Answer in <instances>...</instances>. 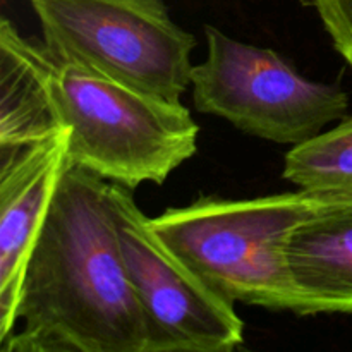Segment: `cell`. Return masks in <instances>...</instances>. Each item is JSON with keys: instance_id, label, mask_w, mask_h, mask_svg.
Masks as SVG:
<instances>
[{"instance_id": "cell-9", "label": "cell", "mask_w": 352, "mask_h": 352, "mask_svg": "<svg viewBox=\"0 0 352 352\" xmlns=\"http://www.w3.org/2000/svg\"><path fill=\"white\" fill-rule=\"evenodd\" d=\"M285 253L299 315L352 313V195L299 223Z\"/></svg>"}, {"instance_id": "cell-12", "label": "cell", "mask_w": 352, "mask_h": 352, "mask_svg": "<svg viewBox=\"0 0 352 352\" xmlns=\"http://www.w3.org/2000/svg\"><path fill=\"white\" fill-rule=\"evenodd\" d=\"M351 67H352V65H351Z\"/></svg>"}, {"instance_id": "cell-1", "label": "cell", "mask_w": 352, "mask_h": 352, "mask_svg": "<svg viewBox=\"0 0 352 352\" xmlns=\"http://www.w3.org/2000/svg\"><path fill=\"white\" fill-rule=\"evenodd\" d=\"M112 182L69 164L33 248L2 352H148L110 206Z\"/></svg>"}, {"instance_id": "cell-8", "label": "cell", "mask_w": 352, "mask_h": 352, "mask_svg": "<svg viewBox=\"0 0 352 352\" xmlns=\"http://www.w3.org/2000/svg\"><path fill=\"white\" fill-rule=\"evenodd\" d=\"M54 57L45 43L24 38L9 19L0 23V155L65 131L52 86Z\"/></svg>"}, {"instance_id": "cell-11", "label": "cell", "mask_w": 352, "mask_h": 352, "mask_svg": "<svg viewBox=\"0 0 352 352\" xmlns=\"http://www.w3.org/2000/svg\"><path fill=\"white\" fill-rule=\"evenodd\" d=\"M316 10L336 50L352 65V0H305Z\"/></svg>"}, {"instance_id": "cell-2", "label": "cell", "mask_w": 352, "mask_h": 352, "mask_svg": "<svg viewBox=\"0 0 352 352\" xmlns=\"http://www.w3.org/2000/svg\"><path fill=\"white\" fill-rule=\"evenodd\" d=\"M349 195L298 192L253 199L201 198L150 219L155 232L232 302L301 313L287 263L292 230Z\"/></svg>"}, {"instance_id": "cell-5", "label": "cell", "mask_w": 352, "mask_h": 352, "mask_svg": "<svg viewBox=\"0 0 352 352\" xmlns=\"http://www.w3.org/2000/svg\"><path fill=\"white\" fill-rule=\"evenodd\" d=\"M205 34L208 55L191 76L198 112L292 146L346 116L349 96L339 86L305 78L272 48L237 41L213 26H205Z\"/></svg>"}, {"instance_id": "cell-6", "label": "cell", "mask_w": 352, "mask_h": 352, "mask_svg": "<svg viewBox=\"0 0 352 352\" xmlns=\"http://www.w3.org/2000/svg\"><path fill=\"white\" fill-rule=\"evenodd\" d=\"M110 206L131 287L148 330V352H229L244 344L234 302L192 270L157 232L126 186Z\"/></svg>"}, {"instance_id": "cell-3", "label": "cell", "mask_w": 352, "mask_h": 352, "mask_svg": "<svg viewBox=\"0 0 352 352\" xmlns=\"http://www.w3.org/2000/svg\"><path fill=\"white\" fill-rule=\"evenodd\" d=\"M52 86L69 160L105 181L129 189L162 184L196 153L199 127L181 102L55 57Z\"/></svg>"}, {"instance_id": "cell-10", "label": "cell", "mask_w": 352, "mask_h": 352, "mask_svg": "<svg viewBox=\"0 0 352 352\" xmlns=\"http://www.w3.org/2000/svg\"><path fill=\"white\" fill-rule=\"evenodd\" d=\"M284 179L302 191L352 195V117L292 146Z\"/></svg>"}, {"instance_id": "cell-4", "label": "cell", "mask_w": 352, "mask_h": 352, "mask_svg": "<svg viewBox=\"0 0 352 352\" xmlns=\"http://www.w3.org/2000/svg\"><path fill=\"white\" fill-rule=\"evenodd\" d=\"M55 58L181 102L196 40L162 0H30Z\"/></svg>"}, {"instance_id": "cell-7", "label": "cell", "mask_w": 352, "mask_h": 352, "mask_svg": "<svg viewBox=\"0 0 352 352\" xmlns=\"http://www.w3.org/2000/svg\"><path fill=\"white\" fill-rule=\"evenodd\" d=\"M69 164L67 131L0 155V340L12 332L28 261Z\"/></svg>"}]
</instances>
